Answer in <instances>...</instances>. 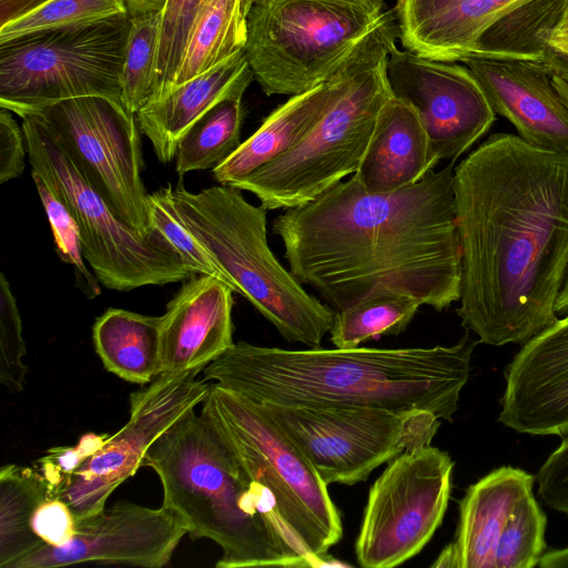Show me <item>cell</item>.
<instances>
[{
    "mask_svg": "<svg viewBox=\"0 0 568 568\" xmlns=\"http://www.w3.org/2000/svg\"><path fill=\"white\" fill-rule=\"evenodd\" d=\"M423 304L398 293L376 295L336 312L329 331L334 347L355 348L382 335L403 333Z\"/></svg>",
    "mask_w": 568,
    "mask_h": 568,
    "instance_id": "f1b7e54d",
    "label": "cell"
},
{
    "mask_svg": "<svg viewBox=\"0 0 568 568\" xmlns=\"http://www.w3.org/2000/svg\"><path fill=\"white\" fill-rule=\"evenodd\" d=\"M161 12L131 16L121 79L122 104L136 114L154 95Z\"/></svg>",
    "mask_w": 568,
    "mask_h": 568,
    "instance_id": "f546056e",
    "label": "cell"
},
{
    "mask_svg": "<svg viewBox=\"0 0 568 568\" xmlns=\"http://www.w3.org/2000/svg\"><path fill=\"white\" fill-rule=\"evenodd\" d=\"M392 50L361 61L342 94L293 149L233 186L254 194L267 211L286 210L354 174L393 97L386 73Z\"/></svg>",
    "mask_w": 568,
    "mask_h": 568,
    "instance_id": "ba28073f",
    "label": "cell"
},
{
    "mask_svg": "<svg viewBox=\"0 0 568 568\" xmlns=\"http://www.w3.org/2000/svg\"><path fill=\"white\" fill-rule=\"evenodd\" d=\"M568 28V0H565L560 19L554 30H561Z\"/></svg>",
    "mask_w": 568,
    "mask_h": 568,
    "instance_id": "7dc6e473",
    "label": "cell"
},
{
    "mask_svg": "<svg viewBox=\"0 0 568 568\" xmlns=\"http://www.w3.org/2000/svg\"><path fill=\"white\" fill-rule=\"evenodd\" d=\"M0 110V183L3 184L20 176L24 170L28 155L24 133L11 114Z\"/></svg>",
    "mask_w": 568,
    "mask_h": 568,
    "instance_id": "ab89813d",
    "label": "cell"
},
{
    "mask_svg": "<svg viewBox=\"0 0 568 568\" xmlns=\"http://www.w3.org/2000/svg\"><path fill=\"white\" fill-rule=\"evenodd\" d=\"M250 1H251V3L253 4V3L263 2V1H265V0H250Z\"/></svg>",
    "mask_w": 568,
    "mask_h": 568,
    "instance_id": "c3c4849f",
    "label": "cell"
},
{
    "mask_svg": "<svg viewBox=\"0 0 568 568\" xmlns=\"http://www.w3.org/2000/svg\"><path fill=\"white\" fill-rule=\"evenodd\" d=\"M494 111L506 118L526 142L568 151V105L555 89L546 60L469 58Z\"/></svg>",
    "mask_w": 568,
    "mask_h": 568,
    "instance_id": "ac0fdd59",
    "label": "cell"
},
{
    "mask_svg": "<svg viewBox=\"0 0 568 568\" xmlns=\"http://www.w3.org/2000/svg\"><path fill=\"white\" fill-rule=\"evenodd\" d=\"M173 186L168 184L148 194L152 227L158 230L178 251L181 258L196 274L212 275L223 281L205 248L193 237L179 220L172 202Z\"/></svg>",
    "mask_w": 568,
    "mask_h": 568,
    "instance_id": "e575fe53",
    "label": "cell"
},
{
    "mask_svg": "<svg viewBox=\"0 0 568 568\" xmlns=\"http://www.w3.org/2000/svg\"><path fill=\"white\" fill-rule=\"evenodd\" d=\"M251 6L250 0H204L191 26L172 89L244 50Z\"/></svg>",
    "mask_w": 568,
    "mask_h": 568,
    "instance_id": "484cf974",
    "label": "cell"
},
{
    "mask_svg": "<svg viewBox=\"0 0 568 568\" xmlns=\"http://www.w3.org/2000/svg\"><path fill=\"white\" fill-rule=\"evenodd\" d=\"M534 0H396L402 45L419 57L463 62L479 57L483 36Z\"/></svg>",
    "mask_w": 568,
    "mask_h": 568,
    "instance_id": "ffe728a7",
    "label": "cell"
},
{
    "mask_svg": "<svg viewBox=\"0 0 568 568\" xmlns=\"http://www.w3.org/2000/svg\"><path fill=\"white\" fill-rule=\"evenodd\" d=\"M393 95L410 103L433 152L454 164L491 128L496 112L467 65L393 49L386 63Z\"/></svg>",
    "mask_w": 568,
    "mask_h": 568,
    "instance_id": "9a60e30c",
    "label": "cell"
},
{
    "mask_svg": "<svg viewBox=\"0 0 568 568\" xmlns=\"http://www.w3.org/2000/svg\"><path fill=\"white\" fill-rule=\"evenodd\" d=\"M396 38L386 0H265L250 8L244 51L266 95L291 97L397 47Z\"/></svg>",
    "mask_w": 568,
    "mask_h": 568,
    "instance_id": "5b68a950",
    "label": "cell"
},
{
    "mask_svg": "<svg viewBox=\"0 0 568 568\" xmlns=\"http://www.w3.org/2000/svg\"><path fill=\"white\" fill-rule=\"evenodd\" d=\"M547 516L534 493L527 494L511 513L496 554L495 568H532L547 551Z\"/></svg>",
    "mask_w": 568,
    "mask_h": 568,
    "instance_id": "1f68e13d",
    "label": "cell"
},
{
    "mask_svg": "<svg viewBox=\"0 0 568 568\" xmlns=\"http://www.w3.org/2000/svg\"><path fill=\"white\" fill-rule=\"evenodd\" d=\"M204 0H166L161 11L152 101L164 97L172 89L191 26Z\"/></svg>",
    "mask_w": 568,
    "mask_h": 568,
    "instance_id": "836d02e7",
    "label": "cell"
},
{
    "mask_svg": "<svg viewBox=\"0 0 568 568\" xmlns=\"http://www.w3.org/2000/svg\"><path fill=\"white\" fill-rule=\"evenodd\" d=\"M130 13L125 0H50L0 29V43Z\"/></svg>",
    "mask_w": 568,
    "mask_h": 568,
    "instance_id": "4dcf8cb0",
    "label": "cell"
},
{
    "mask_svg": "<svg viewBox=\"0 0 568 568\" xmlns=\"http://www.w3.org/2000/svg\"><path fill=\"white\" fill-rule=\"evenodd\" d=\"M201 371L161 374L130 395V416L92 455L60 493L75 520L105 508L110 495L142 467L150 446L199 404L211 383L197 379Z\"/></svg>",
    "mask_w": 568,
    "mask_h": 568,
    "instance_id": "5bb4252c",
    "label": "cell"
},
{
    "mask_svg": "<svg viewBox=\"0 0 568 568\" xmlns=\"http://www.w3.org/2000/svg\"><path fill=\"white\" fill-rule=\"evenodd\" d=\"M31 531L45 546H62L75 530V518L70 507L59 497H48L34 510Z\"/></svg>",
    "mask_w": 568,
    "mask_h": 568,
    "instance_id": "f35d334b",
    "label": "cell"
},
{
    "mask_svg": "<svg viewBox=\"0 0 568 568\" xmlns=\"http://www.w3.org/2000/svg\"><path fill=\"white\" fill-rule=\"evenodd\" d=\"M454 462L425 445L387 464L372 485L355 555L364 568H393L416 556L442 525L452 491Z\"/></svg>",
    "mask_w": 568,
    "mask_h": 568,
    "instance_id": "7c38bea8",
    "label": "cell"
},
{
    "mask_svg": "<svg viewBox=\"0 0 568 568\" xmlns=\"http://www.w3.org/2000/svg\"><path fill=\"white\" fill-rule=\"evenodd\" d=\"M161 316L108 308L92 326V341L104 368L139 385L162 374L160 355Z\"/></svg>",
    "mask_w": 568,
    "mask_h": 568,
    "instance_id": "d4e9b609",
    "label": "cell"
},
{
    "mask_svg": "<svg viewBox=\"0 0 568 568\" xmlns=\"http://www.w3.org/2000/svg\"><path fill=\"white\" fill-rule=\"evenodd\" d=\"M252 80L254 74L241 50L141 109L135 114L139 129L151 141L159 161L171 162L187 129L223 99L245 92Z\"/></svg>",
    "mask_w": 568,
    "mask_h": 568,
    "instance_id": "cb8c5ba5",
    "label": "cell"
},
{
    "mask_svg": "<svg viewBox=\"0 0 568 568\" xmlns=\"http://www.w3.org/2000/svg\"><path fill=\"white\" fill-rule=\"evenodd\" d=\"M439 162L416 109L393 95L352 178L369 193H392L417 183Z\"/></svg>",
    "mask_w": 568,
    "mask_h": 568,
    "instance_id": "7402d4cb",
    "label": "cell"
},
{
    "mask_svg": "<svg viewBox=\"0 0 568 568\" xmlns=\"http://www.w3.org/2000/svg\"><path fill=\"white\" fill-rule=\"evenodd\" d=\"M505 381L503 425L528 435L568 434V314L521 345Z\"/></svg>",
    "mask_w": 568,
    "mask_h": 568,
    "instance_id": "e0dca14e",
    "label": "cell"
},
{
    "mask_svg": "<svg viewBox=\"0 0 568 568\" xmlns=\"http://www.w3.org/2000/svg\"><path fill=\"white\" fill-rule=\"evenodd\" d=\"M453 166L392 193H369L351 178L284 210L272 231L291 273L336 312L388 293L449 307L462 281Z\"/></svg>",
    "mask_w": 568,
    "mask_h": 568,
    "instance_id": "7a4b0ae2",
    "label": "cell"
},
{
    "mask_svg": "<svg viewBox=\"0 0 568 568\" xmlns=\"http://www.w3.org/2000/svg\"><path fill=\"white\" fill-rule=\"evenodd\" d=\"M142 467L160 478L163 506L193 539L217 544V568L316 567L280 515L272 493L191 409L146 450Z\"/></svg>",
    "mask_w": 568,
    "mask_h": 568,
    "instance_id": "277c9868",
    "label": "cell"
},
{
    "mask_svg": "<svg viewBox=\"0 0 568 568\" xmlns=\"http://www.w3.org/2000/svg\"><path fill=\"white\" fill-rule=\"evenodd\" d=\"M375 53L358 60L332 80L306 92L291 95L231 155L213 169L215 181L233 186L293 149L342 94L355 67Z\"/></svg>",
    "mask_w": 568,
    "mask_h": 568,
    "instance_id": "603a6c76",
    "label": "cell"
},
{
    "mask_svg": "<svg viewBox=\"0 0 568 568\" xmlns=\"http://www.w3.org/2000/svg\"><path fill=\"white\" fill-rule=\"evenodd\" d=\"M110 437L109 434L85 433L74 446H58L47 450L32 467L43 477L50 497H59L79 468Z\"/></svg>",
    "mask_w": 568,
    "mask_h": 568,
    "instance_id": "8d00e7d4",
    "label": "cell"
},
{
    "mask_svg": "<svg viewBox=\"0 0 568 568\" xmlns=\"http://www.w3.org/2000/svg\"><path fill=\"white\" fill-rule=\"evenodd\" d=\"M555 311L560 315L568 314V268L562 287L555 304Z\"/></svg>",
    "mask_w": 568,
    "mask_h": 568,
    "instance_id": "bcb514c9",
    "label": "cell"
},
{
    "mask_svg": "<svg viewBox=\"0 0 568 568\" xmlns=\"http://www.w3.org/2000/svg\"><path fill=\"white\" fill-rule=\"evenodd\" d=\"M21 120L32 171L75 219L84 258L102 285L128 292L196 275L158 230L141 234L111 210L40 115L26 114Z\"/></svg>",
    "mask_w": 568,
    "mask_h": 568,
    "instance_id": "52a82bcc",
    "label": "cell"
},
{
    "mask_svg": "<svg viewBox=\"0 0 568 568\" xmlns=\"http://www.w3.org/2000/svg\"><path fill=\"white\" fill-rule=\"evenodd\" d=\"M27 354L22 323L14 295L3 273L0 274V383L11 393L24 386Z\"/></svg>",
    "mask_w": 568,
    "mask_h": 568,
    "instance_id": "d590c367",
    "label": "cell"
},
{
    "mask_svg": "<svg viewBox=\"0 0 568 568\" xmlns=\"http://www.w3.org/2000/svg\"><path fill=\"white\" fill-rule=\"evenodd\" d=\"M31 175L50 223L59 257L73 267L77 284L88 298L99 296L100 282L84 264L81 233L75 219L40 175L33 171Z\"/></svg>",
    "mask_w": 568,
    "mask_h": 568,
    "instance_id": "d6a6232c",
    "label": "cell"
},
{
    "mask_svg": "<svg viewBox=\"0 0 568 568\" xmlns=\"http://www.w3.org/2000/svg\"><path fill=\"white\" fill-rule=\"evenodd\" d=\"M478 343L467 331L454 345L432 347L285 349L241 341L202 379L256 404L428 410L452 422Z\"/></svg>",
    "mask_w": 568,
    "mask_h": 568,
    "instance_id": "3957f363",
    "label": "cell"
},
{
    "mask_svg": "<svg viewBox=\"0 0 568 568\" xmlns=\"http://www.w3.org/2000/svg\"><path fill=\"white\" fill-rule=\"evenodd\" d=\"M534 483L535 476L526 470L503 466L470 485L459 501L455 537L432 567L495 568L507 521Z\"/></svg>",
    "mask_w": 568,
    "mask_h": 568,
    "instance_id": "44dd1931",
    "label": "cell"
},
{
    "mask_svg": "<svg viewBox=\"0 0 568 568\" xmlns=\"http://www.w3.org/2000/svg\"><path fill=\"white\" fill-rule=\"evenodd\" d=\"M538 566L541 568H568V547L547 550Z\"/></svg>",
    "mask_w": 568,
    "mask_h": 568,
    "instance_id": "ee69618b",
    "label": "cell"
},
{
    "mask_svg": "<svg viewBox=\"0 0 568 568\" xmlns=\"http://www.w3.org/2000/svg\"><path fill=\"white\" fill-rule=\"evenodd\" d=\"M172 202L181 223L233 292L246 298L285 341L321 347L336 311L310 294L276 258L267 242L266 209L226 184L191 192L179 183Z\"/></svg>",
    "mask_w": 568,
    "mask_h": 568,
    "instance_id": "8992f818",
    "label": "cell"
},
{
    "mask_svg": "<svg viewBox=\"0 0 568 568\" xmlns=\"http://www.w3.org/2000/svg\"><path fill=\"white\" fill-rule=\"evenodd\" d=\"M244 92H236L210 109L181 136L175 153L179 175L214 169L241 144Z\"/></svg>",
    "mask_w": 568,
    "mask_h": 568,
    "instance_id": "83f0119b",
    "label": "cell"
},
{
    "mask_svg": "<svg viewBox=\"0 0 568 568\" xmlns=\"http://www.w3.org/2000/svg\"><path fill=\"white\" fill-rule=\"evenodd\" d=\"M130 14L140 16L161 12L166 0H125Z\"/></svg>",
    "mask_w": 568,
    "mask_h": 568,
    "instance_id": "7bdbcfd3",
    "label": "cell"
},
{
    "mask_svg": "<svg viewBox=\"0 0 568 568\" xmlns=\"http://www.w3.org/2000/svg\"><path fill=\"white\" fill-rule=\"evenodd\" d=\"M548 456L535 476L538 496L551 509L568 518V434Z\"/></svg>",
    "mask_w": 568,
    "mask_h": 568,
    "instance_id": "74e56055",
    "label": "cell"
},
{
    "mask_svg": "<svg viewBox=\"0 0 568 568\" xmlns=\"http://www.w3.org/2000/svg\"><path fill=\"white\" fill-rule=\"evenodd\" d=\"M548 48L568 59V28L554 30L548 39Z\"/></svg>",
    "mask_w": 568,
    "mask_h": 568,
    "instance_id": "f6af8a7d",
    "label": "cell"
},
{
    "mask_svg": "<svg viewBox=\"0 0 568 568\" xmlns=\"http://www.w3.org/2000/svg\"><path fill=\"white\" fill-rule=\"evenodd\" d=\"M321 478L355 485L398 455L429 445L440 420L428 410L257 404Z\"/></svg>",
    "mask_w": 568,
    "mask_h": 568,
    "instance_id": "8fae6325",
    "label": "cell"
},
{
    "mask_svg": "<svg viewBox=\"0 0 568 568\" xmlns=\"http://www.w3.org/2000/svg\"><path fill=\"white\" fill-rule=\"evenodd\" d=\"M460 325L525 344L554 322L568 268V151L494 133L454 169Z\"/></svg>",
    "mask_w": 568,
    "mask_h": 568,
    "instance_id": "6da1fadb",
    "label": "cell"
},
{
    "mask_svg": "<svg viewBox=\"0 0 568 568\" xmlns=\"http://www.w3.org/2000/svg\"><path fill=\"white\" fill-rule=\"evenodd\" d=\"M32 114V113H30ZM34 114L57 139L111 210L141 234L152 227L141 178L136 115L104 97H80L49 104Z\"/></svg>",
    "mask_w": 568,
    "mask_h": 568,
    "instance_id": "4fadbf2b",
    "label": "cell"
},
{
    "mask_svg": "<svg viewBox=\"0 0 568 568\" xmlns=\"http://www.w3.org/2000/svg\"><path fill=\"white\" fill-rule=\"evenodd\" d=\"M233 293L212 275L184 281L161 316L162 374L202 372L234 344Z\"/></svg>",
    "mask_w": 568,
    "mask_h": 568,
    "instance_id": "d6986e66",
    "label": "cell"
},
{
    "mask_svg": "<svg viewBox=\"0 0 568 568\" xmlns=\"http://www.w3.org/2000/svg\"><path fill=\"white\" fill-rule=\"evenodd\" d=\"M186 534L180 516L163 505L150 508L119 501L75 520L74 535L67 544L45 545L12 568H57L83 562L160 568L170 562Z\"/></svg>",
    "mask_w": 568,
    "mask_h": 568,
    "instance_id": "2e32d148",
    "label": "cell"
},
{
    "mask_svg": "<svg viewBox=\"0 0 568 568\" xmlns=\"http://www.w3.org/2000/svg\"><path fill=\"white\" fill-rule=\"evenodd\" d=\"M50 0H0V29L42 7Z\"/></svg>",
    "mask_w": 568,
    "mask_h": 568,
    "instance_id": "60d3db41",
    "label": "cell"
},
{
    "mask_svg": "<svg viewBox=\"0 0 568 568\" xmlns=\"http://www.w3.org/2000/svg\"><path fill=\"white\" fill-rule=\"evenodd\" d=\"M130 28L125 13L0 43V108L22 118L80 97L122 103Z\"/></svg>",
    "mask_w": 568,
    "mask_h": 568,
    "instance_id": "30bf717a",
    "label": "cell"
},
{
    "mask_svg": "<svg viewBox=\"0 0 568 568\" xmlns=\"http://www.w3.org/2000/svg\"><path fill=\"white\" fill-rule=\"evenodd\" d=\"M49 496L43 477L33 468L8 464L0 469V567L12 568L44 545L31 531L37 507Z\"/></svg>",
    "mask_w": 568,
    "mask_h": 568,
    "instance_id": "4316f807",
    "label": "cell"
},
{
    "mask_svg": "<svg viewBox=\"0 0 568 568\" xmlns=\"http://www.w3.org/2000/svg\"><path fill=\"white\" fill-rule=\"evenodd\" d=\"M545 60L555 89L568 105V59L548 48Z\"/></svg>",
    "mask_w": 568,
    "mask_h": 568,
    "instance_id": "b9f144b4",
    "label": "cell"
},
{
    "mask_svg": "<svg viewBox=\"0 0 568 568\" xmlns=\"http://www.w3.org/2000/svg\"><path fill=\"white\" fill-rule=\"evenodd\" d=\"M201 415L274 496L281 517L316 567L343 536L341 515L313 465L262 408L211 383Z\"/></svg>",
    "mask_w": 568,
    "mask_h": 568,
    "instance_id": "9c48e42d",
    "label": "cell"
}]
</instances>
